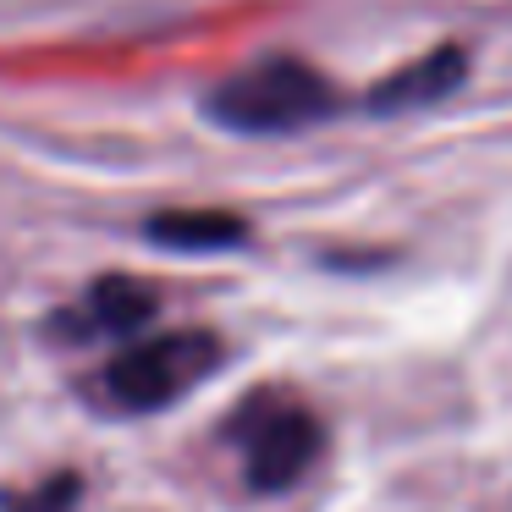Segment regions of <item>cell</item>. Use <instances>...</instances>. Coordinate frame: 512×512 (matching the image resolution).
Listing matches in <instances>:
<instances>
[{
	"instance_id": "6da1fadb",
	"label": "cell",
	"mask_w": 512,
	"mask_h": 512,
	"mask_svg": "<svg viewBox=\"0 0 512 512\" xmlns=\"http://www.w3.org/2000/svg\"><path fill=\"white\" fill-rule=\"evenodd\" d=\"M336 105H342L336 83L298 56H265L204 94L210 122L243 138H287L320 127L325 116H336Z\"/></svg>"
},
{
	"instance_id": "7a4b0ae2",
	"label": "cell",
	"mask_w": 512,
	"mask_h": 512,
	"mask_svg": "<svg viewBox=\"0 0 512 512\" xmlns=\"http://www.w3.org/2000/svg\"><path fill=\"white\" fill-rule=\"evenodd\" d=\"M226 435L243 452V479L259 496L292 490L325 452V424L298 397H276V391L248 397L237 408V419L226 424Z\"/></svg>"
},
{
	"instance_id": "3957f363",
	"label": "cell",
	"mask_w": 512,
	"mask_h": 512,
	"mask_svg": "<svg viewBox=\"0 0 512 512\" xmlns=\"http://www.w3.org/2000/svg\"><path fill=\"white\" fill-rule=\"evenodd\" d=\"M221 364V336L215 331H160L133 342L105 364V397L122 413H155L166 402L188 397L199 380L215 375Z\"/></svg>"
},
{
	"instance_id": "277c9868",
	"label": "cell",
	"mask_w": 512,
	"mask_h": 512,
	"mask_svg": "<svg viewBox=\"0 0 512 512\" xmlns=\"http://www.w3.org/2000/svg\"><path fill=\"white\" fill-rule=\"evenodd\" d=\"M155 309H160L155 287H144L133 276H100L72 309L56 314V331L78 336V342H89V336H127L155 320Z\"/></svg>"
},
{
	"instance_id": "5b68a950",
	"label": "cell",
	"mask_w": 512,
	"mask_h": 512,
	"mask_svg": "<svg viewBox=\"0 0 512 512\" xmlns=\"http://www.w3.org/2000/svg\"><path fill=\"white\" fill-rule=\"evenodd\" d=\"M468 78V50L463 45H441L430 56L408 61L402 72H391L386 83L369 89V111L375 116H402V111H419V105H435Z\"/></svg>"
},
{
	"instance_id": "8992f818",
	"label": "cell",
	"mask_w": 512,
	"mask_h": 512,
	"mask_svg": "<svg viewBox=\"0 0 512 512\" xmlns=\"http://www.w3.org/2000/svg\"><path fill=\"white\" fill-rule=\"evenodd\" d=\"M144 237L160 248H182V254H215V248L248 243V221L226 210H160L144 221Z\"/></svg>"
},
{
	"instance_id": "52a82bcc",
	"label": "cell",
	"mask_w": 512,
	"mask_h": 512,
	"mask_svg": "<svg viewBox=\"0 0 512 512\" xmlns=\"http://www.w3.org/2000/svg\"><path fill=\"white\" fill-rule=\"evenodd\" d=\"M28 496H34V501H23V490H6L0 507H6V512H72V507H78V474H56L50 485L28 490Z\"/></svg>"
}]
</instances>
